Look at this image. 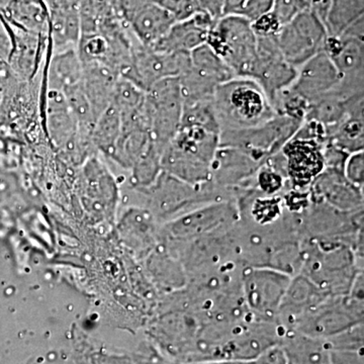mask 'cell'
<instances>
[{
    "label": "cell",
    "mask_w": 364,
    "mask_h": 364,
    "mask_svg": "<svg viewBox=\"0 0 364 364\" xmlns=\"http://www.w3.org/2000/svg\"><path fill=\"white\" fill-rule=\"evenodd\" d=\"M303 274L331 296L351 293L354 282L363 273V257L353 248L342 244L301 240Z\"/></svg>",
    "instance_id": "cell-1"
},
{
    "label": "cell",
    "mask_w": 364,
    "mask_h": 364,
    "mask_svg": "<svg viewBox=\"0 0 364 364\" xmlns=\"http://www.w3.org/2000/svg\"><path fill=\"white\" fill-rule=\"evenodd\" d=\"M219 147L220 134L200 127H181L163 150L162 169L193 186L205 183L210 181Z\"/></svg>",
    "instance_id": "cell-2"
},
{
    "label": "cell",
    "mask_w": 364,
    "mask_h": 364,
    "mask_svg": "<svg viewBox=\"0 0 364 364\" xmlns=\"http://www.w3.org/2000/svg\"><path fill=\"white\" fill-rule=\"evenodd\" d=\"M213 102L220 133L253 128L277 114L265 91L247 77H234L218 86Z\"/></svg>",
    "instance_id": "cell-3"
},
{
    "label": "cell",
    "mask_w": 364,
    "mask_h": 364,
    "mask_svg": "<svg viewBox=\"0 0 364 364\" xmlns=\"http://www.w3.org/2000/svg\"><path fill=\"white\" fill-rule=\"evenodd\" d=\"M207 44L236 77L252 79L257 59V37L252 21L238 14L222 16L210 28Z\"/></svg>",
    "instance_id": "cell-4"
},
{
    "label": "cell",
    "mask_w": 364,
    "mask_h": 364,
    "mask_svg": "<svg viewBox=\"0 0 364 364\" xmlns=\"http://www.w3.org/2000/svg\"><path fill=\"white\" fill-rule=\"evenodd\" d=\"M358 324H363V294L330 296L301 318L291 331L327 339Z\"/></svg>",
    "instance_id": "cell-5"
},
{
    "label": "cell",
    "mask_w": 364,
    "mask_h": 364,
    "mask_svg": "<svg viewBox=\"0 0 364 364\" xmlns=\"http://www.w3.org/2000/svg\"><path fill=\"white\" fill-rule=\"evenodd\" d=\"M301 122L275 114L269 121L245 130L220 133V146L247 151L259 161L277 154L296 133Z\"/></svg>",
    "instance_id": "cell-6"
},
{
    "label": "cell",
    "mask_w": 364,
    "mask_h": 364,
    "mask_svg": "<svg viewBox=\"0 0 364 364\" xmlns=\"http://www.w3.org/2000/svg\"><path fill=\"white\" fill-rule=\"evenodd\" d=\"M291 280L289 274L272 268L244 267L241 291L248 310L261 320L277 322L280 304Z\"/></svg>",
    "instance_id": "cell-7"
},
{
    "label": "cell",
    "mask_w": 364,
    "mask_h": 364,
    "mask_svg": "<svg viewBox=\"0 0 364 364\" xmlns=\"http://www.w3.org/2000/svg\"><path fill=\"white\" fill-rule=\"evenodd\" d=\"M182 102L178 77L163 79L146 91L151 136L163 150L181 129Z\"/></svg>",
    "instance_id": "cell-8"
},
{
    "label": "cell",
    "mask_w": 364,
    "mask_h": 364,
    "mask_svg": "<svg viewBox=\"0 0 364 364\" xmlns=\"http://www.w3.org/2000/svg\"><path fill=\"white\" fill-rule=\"evenodd\" d=\"M328 37L324 23L310 9L282 26L275 35L282 56L298 69L318 53L325 51Z\"/></svg>",
    "instance_id": "cell-9"
},
{
    "label": "cell",
    "mask_w": 364,
    "mask_h": 364,
    "mask_svg": "<svg viewBox=\"0 0 364 364\" xmlns=\"http://www.w3.org/2000/svg\"><path fill=\"white\" fill-rule=\"evenodd\" d=\"M191 66V53H165L140 45L133 50L131 61L121 77L147 91L163 79L181 77Z\"/></svg>",
    "instance_id": "cell-10"
},
{
    "label": "cell",
    "mask_w": 364,
    "mask_h": 364,
    "mask_svg": "<svg viewBox=\"0 0 364 364\" xmlns=\"http://www.w3.org/2000/svg\"><path fill=\"white\" fill-rule=\"evenodd\" d=\"M262 164L247 151L220 146L213 162L210 181L236 200L239 191L254 188V179Z\"/></svg>",
    "instance_id": "cell-11"
},
{
    "label": "cell",
    "mask_w": 364,
    "mask_h": 364,
    "mask_svg": "<svg viewBox=\"0 0 364 364\" xmlns=\"http://www.w3.org/2000/svg\"><path fill=\"white\" fill-rule=\"evenodd\" d=\"M296 74L298 68L284 58L275 36L257 37V59L252 79L265 91L270 102L282 91L291 87Z\"/></svg>",
    "instance_id": "cell-12"
},
{
    "label": "cell",
    "mask_w": 364,
    "mask_h": 364,
    "mask_svg": "<svg viewBox=\"0 0 364 364\" xmlns=\"http://www.w3.org/2000/svg\"><path fill=\"white\" fill-rule=\"evenodd\" d=\"M323 144L291 138L280 150L284 159L287 183L291 188L308 189L325 169Z\"/></svg>",
    "instance_id": "cell-13"
},
{
    "label": "cell",
    "mask_w": 364,
    "mask_h": 364,
    "mask_svg": "<svg viewBox=\"0 0 364 364\" xmlns=\"http://www.w3.org/2000/svg\"><path fill=\"white\" fill-rule=\"evenodd\" d=\"M240 219L236 200H225L207 203L189 210L176 224L177 236L188 241L233 226Z\"/></svg>",
    "instance_id": "cell-14"
},
{
    "label": "cell",
    "mask_w": 364,
    "mask_h": 364,
    "mask_svg": "<svg viewBox=\"0 0 364 364\" xmlns=\"http://www.w3.org/2000/svg\"><path fill=\"white\" fill-rule=\"evenodd\" d=\"M311 200L327 203L341 212L363 210V189L347 181L339 170H323L309 188Z\"/></svg>",
    "instance_id": "cell-15"
},
{
    "label": "cell",
    "mask_w": 364,
    "mask_h": 364,
    "mask_svg": "<svg viewBox=\"0 0 364 364\" xmlns=\"http://www.w3.org/2000/svg\"><path fill=\"white\" fill-rule=\"evenodd\" d=\"M330 296L303 274L294 275L280 304L277 322L286 331H291L301 318Z\"/></svg>",
    "instance_id": "cell-16"
},
{
    "label": "cell",
    "mask_w": 364,
    "mask_h": 364,
    "mask_svg": "<svg viewBox=\"0 0 364 364\" xmlns=\"http://www.w3.org/2000/svg\"><path fill=\"white\" fill-rule=\"evenodd\" d=\"M339 81L336 66L327 53L323 51L299 67L291 88L311 105L334 90Z\"/></svg>",
    "instance_id": "cell-17"
},
{
    "label": "cell",
    "mask_w": 364,
    "mask_h": 364,
    "mask_svg": "<svg viewBox=\"0 0 364 364\" xmlns=\"http://www.w3.org/2000/svg\"><path fill=\"white\" fill-rule=\"evenodd\" d=\"M215 21L200 11L188 20L174 23L166 35L150 48L165 53H191L207 43Z\"/></svg>",
    "instance_id": "cell-18"
},
{
    "label": "cell",
    "mask_w": 364,
    "mask_h": 364,
    "mask_svg": "<svg viewBox=\"0 0 364 364\" xmlns=\"http://www.w3.org/2000/svg\"><path fill=\"white\" fill-rule=\"evenodd\" d=\"M81 66L86 97L90 100L97 122L98 117L112 104L114 88L121 73L117 67L105 62H85L81 63Z\"/></svg>",
    "instance_id": "cell-19"
},
{
    "label": "cell",
    "mask_w": 364,
    "mask_h": 364,
    "mask_svg": "<svg viewBox=\"0 0 364 364\" xmlns=\"http://www.w3.org/2000/svg\"><path fill=\"white\" fill-rule=\"evenodd\" d=\"M287 364H333L327 340L286 331L279 344Z\"/></svg>",
    "instance_id": "cell-20"
},
{
    "label": "cell",
    "mask_w": 364,
    "mask_h": 364,
    "mask_svg": "<svg viewBox=\"0 0 364 364\" xmlns=\"http://www.w3.org/2000/svg\"><path fill=\"white\" fill-rule=\"evenodd\" d=\"M48 129L53 140L59 145L69 144L81 136L75 117L69 109L63 92L51 90L48 100Z\"/></svg>",
    "instance_id": "cell-21"
},
{
    "label": "cell",
    "mask_w": 364,
    "mask_h": 364,
    "mask_svg": "<svg viewBox=\"0 0 364 364\" xmlns=\"http://www.w3.org/2000/svg\"><path fill=\"white\" fill-rule=\"evenodd\" d=\"M189 70L208 85L218 87L230 79L236 77L231 69L205 43L191 52Z\"/></svg>",
    "instance_id": "cell-22"
},
{
    "label": "cell",
    "mask_w": 364,
    "mask_h": 364,
    "mask_svg": "<svg viewBox=\"0 0 364 364\" xmlns=\"http://www.w3.org/2000/svg\"><path fill=\"white\" fill-rule=\"evenodd\" d=\"M82 66L77 52L68 50L55 57L50 69L51 90L63 92L72 86L82 82Z\"/></svg>",
    "instance_id": "cell-23"
},
{
    "label": "cell",
    "mask_w": 364,
    "mask_h": 364,
    "mask_svg": "<svg viewBox=\"0 0 364 364\" xmlns=\"http://www.w3.org/2000/svg\"><path fill=\"white\" fill-rule=\"evenodd\" d=\"M328 141L348 154L363 151V114H347L343 121L328 132Z\"/></svg>",
    "instance_id": "cell-24"
},
{
    "label": "cell",
    "mask_w": 364,
    "mask_h": 364,
    "mask_svg": "<svg viewBox=\"0 0 364 364\" xmlns=\"http://www.w3.org/2000/svg\"><path fill=\"white\" fill-rule=\"evenodd\" d=\"M364 18V0H332L326 18L330 37H338L349 26Z\"/></svg>",
    "instance_id": "cell-25"
},
{
    "label": "cell",
    "mask_w": 364,
    "mask_h": 364,
    "mask_svg": "<svg viewBox=\"0 0 364 364\" xmlns=\"http://www.w3.org/2000/svg\"><path fill=\"white\" fill-rule=\"evenodd\" d=\"M346 116L347 100L331 91L310 105L305 121L317 122L325 127L328 134Z\"/></svg>",
    "instance_id": "cell-26"
},
{
    "label": "cell",
    "mask_w": 364,
    "mask_h": 364,
    "mask_svg": "<svg viewBox=\"0 0 364 364\" xmlns=\"http://www.w3.org/2000/svg\"><path fill=\"white\" fill-rule=\"evenodd\" d=\"M213 97L183 100L181 127H200L220 134Z\"/></svg>",
    "instance_id": "cell-27"
},
{
    "label": "cell",
    "mask_w": 364,
    "mask_h": 364,
    "mask_svg": "<svg viewBox=\"0 0 364 364\" xmlns=\"http://www.w3.org/2000/svg\"><path fill=\"white\" fill-rule=\"evenodd\" d=\"M121 130V116L116 107L111 104L95 122L91 133V140L102 151L114 153Z\"/></svg>",
    "instance_id": "cell-28"
},
{
    "label": "cell",
    "mask_w": 364,
    "mask_h": 364,
    "mask_svg": "<svg viewBox=\"0 0 364 364\" xmlns=\"http://www.w3.org/2000/svg\"><path fill=\"white\" fill-rule=\"evenodd\" d=\"M154 2L166 11L176 23L188 20L200 13L198 0H154Z\"/></svg>",
    "instance_id": "cell-29"
},
{
    "label": "cell",
    "mask_w": 364,
    "mask_h": 364,
    "mask_svg": "<svg viewBox=\"0 0 364 364\" xmlns=\"http://www.w3.org/2000/svg\"><path fill=\"white\" fill-rule=\"evenodd\" d=\"M310 9L306 0H274L270 14L280 26L291 23L298 14Z\"/></svg>",
    "instance_id": "cell-30"
},
{
    "label": "cell",
    "mask_w": 364,
    "mask_h": 364,
    "mask_svg": "<svg viewBox=\"0 0 364 364\" xmlns=\"http://www.w3.org/2000/svg\"><path fill=\"white\" fill-rule=\"evenodd\" d=\"M193 364H287V363L280 346H275L253 358L230 359V360L208 361V363Z\"/></svg>",
    "instance_id": "cell-31"
},
{
    "label": "cell",
    "mask_w": 364,
    "mask_h": 364,
    "mask_svg": "<svg viewBox=\"0 0 364 364\" xmlns=\"http://www.w3.org/2000/svg\"><path fill=\"white\" fill-rule=\"evenodd\" d=\"M343 174L347 181L358 188L364 186V151L351 153L344 163Z\"/></svg>",
    "instance_id": "cell-32"
},
{
    "label": "cell",
    "mask_w": 364,
    "mask_h": 364,
    "mask_svg": "<svg viewBox=\"0 0 364 364\" xmlns=\"http://www.w3.org/2000/svg\"><path fill=\"white\" fill-rule=\"evenodd\" d=\"M274 0H247L240 16L250 21L257 20L272 11Z\"/></svg>",
    "instance_id": "cell-33"
},
{
    "label": "cell",
    "mask_w": 364,
    "mask_h": 364,
    "mask_svg": "<svg viewBox=\"0 0 364 364\" xmlns=\"http://www.w3.org/2000/svg\"><path fill=\"white\" fill-rule=\"evenodd\" d=\"M252 28L257 37H270L277 35L282 26L272 14L268 13L252 21Z\"/></svg>",
    "instance_id": "cell-34"
},
{
    "label": "cell",
    "mask_w": 364,
    "mask_h": 364,
    "mask_svg": "<svg viewBox=\"0 0 364 364\" xmlns=\"http://www.w3.org/2000/svg\"><path fill=\"white\" fill-rule=\"evenodd\" d=\"M227 0H198L200 11L207 14L214 21L225 16V7Z\"/></svg>",
    "instance_id": "cell-35"
},
{
    "label": "cell",
    "mask_w": 364,
    "mask_h": 364,
    "mask_svg": "<svg viewBox=\"0 0 364 364\" xmlns=\"http://www.w3.org/2000/svg\"><path fill=\"white\" fill-rule=\"evenodd\" d=\"M310 6L311 11L320 18L323 23H325L329 13L330 6H331L332 0H306Z\"/></svg>",
    "instance_id": "cell-36"
},
{
    "label": "cell",
    "mask_w": 364,
    "mask_h": 364,
    "mask_svg": "<svg viewBox=\"0 0 364 364\" xmlns=\"http://www.w3.org/2000/svg\"><path fill=\"white\" fill-rule=\"evenodd\" d=\"M247 0H227L225 7V16L227 14H238L240 16Z\"/></svg>",
    "instance_id": "cell-37"
}]
</instances>
